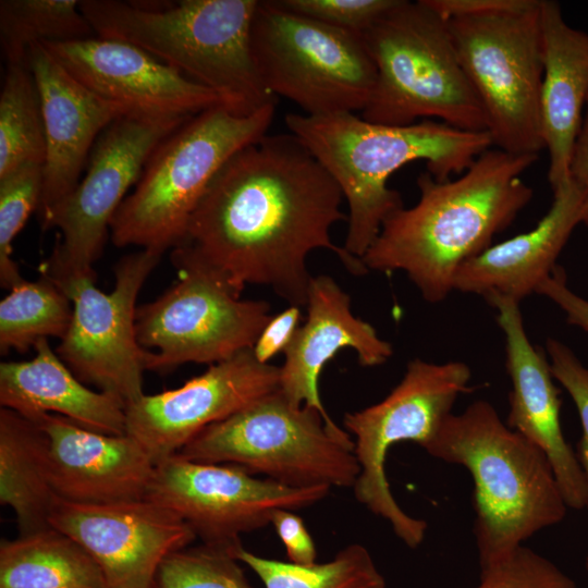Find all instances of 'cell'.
Segmentation results:
<instances>
[{
  "instance_id": "29",
  "label": "cell",
  "mask_w": 588,
  "mask_h": 588,
  "mask_svg": "<svg viewBox=\"0 0 588 588\" xmlns=\"http://www.w3.org/2000/svg\"><path fill=\"white\" fill-rule=\"evenodd\" d=\"M71 299L45 275L19 283L0 302V351L26 352L40 340L66 334L72 321Z\"/></svg>"
},
{
  "instance_id": "5",
  "label": "cell",
  "mask_w": 588,
  "mask_h": 588,
  "mask_svg": "<svg viewBox=\"0 0 588 588\" xmlns=\"http://www.w3.org/2000/svg\"><path fill=\"white\" fill-rule=\"evenodd\" d=\"M424 450L463 466L473 478L479 568L566 516L568 506L544 452L511 429L488 401L450 414Z\"/></svg>"
},
{
  "instance_id": "16",
  "label": "cell",
  "mask_w": 588,
  "mask_h": 588,
  "mask_svg": "<svg viewBox=\"0 0 588 588\" xmlns=\"http://www.w3.org/2000/svg\"><path fill=\"white\" fill-rule=\"evenodd\" d=\"M280 367L262 364L252 348L210 365L176 389L142 395L125 406V433L155 465L177 454L207 427L279 389Z\"/></svg>"
},
{
  "instance_id": "35",
  "label": "cell",
  "mask_w": 588,
  "mask_h": 588,
  "mask_svg": "<svg viewBox=\"0 0 588 588\" xmlns=\"http://www.w3.org/2000/svg\"><path fill=\"white\" fill-rule=\"evenodd\" d=\"M546 354L554 379L569 394L578 412L581 437L575 453L585 477L587 490L585 510L588 511V367L567 345L553 338L547 339Z\"/></svg>"
},
{
  "instance_id": "6",
  "label": "cell",
  "mask_w": 588,
  "mask_h": 588,
  "mask_svg": "<svg viewBox=\"0 0 588 588\" xmlns=\"http://www.w3.org/2000/svg\"><path fill=\"white\" fill-rule=\"evenodd\" d=\"M362 35L376 66L363 119L405 126L438 118L455 128L488 132L448 21L426 0H395Z\"/></svg>"
},
{
  "instance_id": "33",
  "label": "cell",
  "mask_w": 588,
  "mask_h": 588,
  "mask_svg": "<svg viewBox=\"0 0 588 588\" xmlns=\"http://www.w3.org/2000/svg\"><path fill=\"white\" fill-rule=\"evenodd\" d=\"M42 167H28L0 177V284L11 290L25 279L12 259V244L28 217L37 210Z\"/></svg>"
},
{
  "instance_id": "36",
  "label": "cell",
  "mask_w": 588,
  "mask_h": 588,
  "mask_svg": "<svg viewBox=\"0 0 588 588\" xmlns=\"http://www.w3.org/2000/svg\"><path fill=\"white\" fill-rule=\"evenodd\" d=\"M283 8L324 24L362 34L395 0H277Z\"/></svg>"
},
{
  "instance_id": "40",
  "label": "cell",
  "mask_w": 588,
  "mask_h": 588,
  "mask_svg": "<svg viewBox=\"0 0 588 588\" xmlns=\"http://www.w3.org/2000/svg\"><path fill=\"white\" fill-rule=\"evenodd\" d=\"M585 109V117L572 151L569 176L584 192L583 223L588 226V98Z\"/></svg>"
},
{
  "instance_id": "13",
  "label": "cell",
  "mask_w": 588,
  "mask_h": 588,
  "mask_svg": "<svg viewBox=\"0 0 588 588\" xmlns=\"http://www.w3.org/2000/svg\"><path fill=\"white\" fill-rule=\"evenodd\" d=\"M187 120L123 115L100 135L84 177L42 226L57 228L59 235L39 268L40 275L57 285L82 278L96 280L94 264L126 192L139 180L156 147Z\"/></svg>"
},
{
  "instance_id": "11",
  "label": "cell",
  "mask_w": 588,
  "mask_h": 588,
  "mask_svg": "<svg viewBox=\"0 0 588 588\" xmlns=\"http://www.w3.org/2000/svg\"><path fill=\"white\" fill-rule=\"evenodd\" d=\"M470 368L463 362L411 360L401 381L380 402L346 413L343 426L354 440L359 474L356 500L390 524L408 548L425 539L427 522L407 514L391 492L385 474L390 449L412 441L425 448L436 436L461 394L468 391Z\"/></svg>"
},
{
  "instance_id": "24",
  "label": "cell",
  "mask_w": 588,
  "mask_h": 588,
  "mask_svg": "<svg viewBox=\"0 0 588 588\" xmlns=\"http://www.w3.org/2000/svg\"><path fill=\"white\" fill-rule=\"evenodd\" d=\"M540 122L553 189L569 180L572 151L588 98V34L567 25L560 4L552 0H540Z\"/></svg>"
},
{
  "instance_id": "25",
  "label": "cell",
  "mask_w": 588,
  "mask_h": 588,
  "mask_svg": "<svg viewBox=\"0 0 588 588\" xmlns=\"http://www.w3.org/2000/svg\"><path fill=\"white\" fill-rule=\"evenodd\" d=\"M26 362L0 364L1 407L36 420L44 414L65 417L86 429L125 434V405L78 380L44 339Z\"/></svg>"
},
{
  "instance_id": "15",
  "label": "cell",
  "mask_w": 588,
  "mask_h": 588,
  "mask_svg": "<svg viewBox=\"0 0 588 588\" xmlns=\"http://www.w3.org/2000/svg\"><path fill=\"white\" fill-rule=\"evenodd\" d=\"M161 257L142 249L121 258L110 293L98 290L90 278L58 285L71 299L73 316L56 353L84 384L117 396L125 406L144 395L146 351L135 333L136 299Z\"/></svg>"
},
{
  "instance_id": "22",
  "label": "cell",
  "mask_w": 588,
  "mask_h": 588,
  "mask_svg": "<svg viewBox=\"0 0 588 588\" xmlns=\"http://www.w3.org/2000/svg\"><path fill=\"white\" fill-rule=\"evenodd\" d=\"M34 421L48 438L57 498L82 504L146 498L156 465L136 439L96 432L56 414H44Z\"/></svg>"
},
{
  "instance_id": "38",
  "label": "cell",
  "mask_w": 588,
  "mask_h": 588,
  "mask_svg": "<svg viewBox=\"0 0 588 588\" xmlns=\"http://www.w3.org/2000/svg\"><path fill=\"white\" fill-rule=\"evenodd\" d=\"M270 524L285 547L290 562L299 565L316 563L317 550L302 517L292 510L273 513Z\"/></svg>"
},
{
  "instance_id": "20",
  "label": "cell",
  "mask_w": 588,
  "mask_h": 588,
  "mask_svg": "<svg viewBox=\"0 0 588 588\" xmlns=\"http://www.w3.org/2000/svg\"><path fill=\"white\" fill-rule=\"evenodd\" d=\"M489 304L498 311L497 321L505 340V367L512 384L506 425L544 452L568 509L585 510V477L562 431L560 391L546 351L530 342L519 303L495 298Z\"/></svg>"
},
{
  "instance_id": "32",
  "label": "cell",
  "mask_w": 588,
  "mask_h": 588,
  "mask_svg": "<svg viewBox=\"0 0 588 588\" xmlns=\"http://www.w3.org/2000/svg\"><path fill=\"white\" fill-rule=\"evenodd\" d=\"M240 564L229 551L186 547L161 562L154 588H255Z\"/></svg>"
},
{
  "instance_id": "39",
  "label": "cell",
  "mask_w": 588,
  "mask_h": 588,
  "mask_svg": "<svg viewBox=\"0 0 588 588\" xmlns=\"http://www.w3.org/2000/svg\"><path fill=\"white\" fill-rule=\"evenodd\" d=\"M536 293L558 305L565 314L568 323L588 331V301L567 286L565 273L561 268L556 267L552 274L539 285Z\"/></svg>"
},
{
  "instance_id": "31",
  "label": "cell",
  "mask_w": 588,
  "mask_h": 588,
  "mask_svg": "<svg viewBox=\"0 0 588 588\" xmlns=\"http://www.w3.org/2000/svg\"><path fill=\"white\" fill-rule=\"evenodd\" d=\"M235 558L247 565L265 588H385V580L362 544L341 549L332 560L299 565L257 555L244 547Z\"/></svg>"
},
{
  "instance_id": "8",
  "label": "cell",
  "mask_w": 588,
  "mask_h": 588,
  "mask_svg": "<svg viewBox=\"0 0 588 588\" xmlns=\"http://www.w3.org/2000/svg\"><path fill=\"white\" fill-rule=\"evenodd\" d=\"M445 20L492 144L511 154L538 155L544 148L540 0H498L488 10Z\"/></svg>"
},
{
  "instance_id": "26",
  "label": "cell",
  "mask_w": 588,
  "mask_h": 588,
  "mask_svg": "<svg viewBox=\"0 0 588 588\" xmlns=\"http://www.w3.org/2000/svg\"><path fill=\"white\" fill-rule=\"evenodd\" d=\"M54 498L46 432L37 422L1 407L0 502L14 511L20 535L51 527Z\"/></svg>"
},
{
  "instance_id": "1",
  "label": "cell",
  "mask_w": 588,
  "mask_h": 588,
  "mask_svg": "<svg viewBox=\"0 0 588 588\" xmlns=\"http://www.w3.org/2000/svg\"><path fill=\"white\" fill-rule=\"evenodd\" d=\"M338 183L292 133L268 135L235 152L219 170L171 260L195 265L241 296L265 285L290 305L306 306L310 252L334 253L353 274L362 259L335 245L333 224L347 217Z\"/></svg>"
},
{
  "instance_id": "14",
  "label": "cell",
  "mask_w": 588,
  "mask_h": 588,
  "mask_svg": "<svg viewBox=\"0 0 588 588\" xmlns=\"http://www.w3.org/2000/svg\"><path fill=\"white\" fill-rule=\"evenodd\" d=\"M331 488H296L257 478L231 464L194 462L175 454L155 467L145 499L181 517L201 544L235 555L241 536L270 524L278 510L321 501Z\"/></svg>"
},
{
  "instance_id": "37",
  "label": "cell",
  "mask_w": 588,
  "mask_h": 588,
  "mask_svg": "<svg viewBox=\"0 0 588 588\" xmlns=\"http://www.w3.org/2000/svg\"><path fill=\"white\" fill-rule=\"evenodd\" d=\"M301 317V307L295 305H290L272 316L252 348L256 359L262 364H270L274 356L284 353L299 328Z\"/></svg>"
},
{
  "instance_id": "30",
  "label": "cell",
  "mask_w": 588,
  "mask_h": 588,
  "mask_svg": "<svg viewBox=\"0 0 588 588\" xmlns=\"http://www.w3.org/2000/svg\"><path fill=\"white\" fill-rule=\"evenodd\" d=\"M93 27L76 0H1L0 45L7 64H26L37 42L89 38Z\"/></svg>"
},
{
  "instance_id": "2",
  "label": "cell",
  "mask_w": 588,
  "mask_h": 588,
  "mask_svg": "<svg viewBox=\"0 0 588 588\" xmlns=\"http://www.w3.org/2000/svg\"><path fill=\"white\" fill-rule=\"evenodd\" d=\"M538 155L488 149L455 180L419 174L416 205L382 224L362 257L367 270L403 271L422 298L444 301L460 267L491 246L532 198L520 175Z\"/></svg>"
},
{
  "instance_id": "17",
  "label": "cell",
  "mask_w": 588,
  "mask_h": 588,
  "mask_svg": "<svg viewBox=\"0 0 588 588\" xmlns=\"http://www.w3.org/2000/svg\"><path fill=\"white\" fill-rule=\"evenodd\" d=\"M49 525L89 553L107 588H154L161 562L196 539L174 512L147 499L82 504L56 497Z\"/></svg>"
},
{
  "instance_id": "4",
  "label": "cell",
  "mask_w": 588,
  "mask_h": 588,
  "mask_svg": "<svg viewBox=\"0 0 588 588\" xmlns=\"http://www.w3.org/2000/svg\"><path fill=\"white\" fill-rule=\"evenodd\" d=\"M259 1V0H258ZM257 0H83L99 37L132 44L210 89L238 117L275 103L252 49Z\"/></svg>"
},
{
  "instance_id": "28",
  "label": "cell",
  "mask_w": 588,
  "mask_h": 588,
  "mask_svg": "<svg viewBox=\"0 0 588 588\" xmlns=\"http://www.w3.org/2000/svg\"><path fill=\"white\" fill-rule=\"evenodd\" d=\"M46 136L39 93L27 64H7L0 93V177L44 167Z\"/></svg>"
},
{
  "instance_id": "41",
  "label": "cell",
  "mask_w": 588,
  "mask_h": 588,
  "mask_svg": "<svg viewBox=\"0 0 588 588\" xmlns=\"http://www.w3.org/2000/svg\"><path fill=\"white\" fill-rule=\"evenodd\" d=\"M585 569H586L587 575H588V555L585 559Z\"/></svg>"
},
{
  "instance_id": "21",
  "label": "cell",
  "mask_w": 588,
  "mask_h": 588,
  "mask_svg": "<svg viewBox=\"0 0 588 588\" xmlns=\"http://www.w3.org/2000/svg\"><path fill=\"white\" fill-rule=\"evenodd\" d=\"M306 306L307 318L284 352L279 391L295 406L317 409L334 436L351 440L350 433L331 419L321 402V371L342 348L354 350L364 367L387 363L393 348L369 322L352 313L348 294L330 275L311 277Z\"/></svg>"
},
{
  "instance_id": "7",
  "label": "cell",
  "mask_w": 588,
  "mask_h": 588,
  "mask_svg": "<svg viewBox=\"0 0 588 588\" xmlns=\"http://www.w3.org/2000/svg\"><path fill=\"white\" fill-rule=\"evenodd\" d=\"M274 111L272 103L238 117L216 106L167 136L111 221L113 244L161 254L179 245L216 174L235 152L267 134Z\"/></svg>"
},
{
  "instance_id": "34",
  "label": "cell",
  "mask_w": 588,
  "mask_h": 588,
  "mask_svg": "<svg viewBox=\"0 0 588 588\" xmlns=\"http://www.w3.org/2000/svg\"><path fill=\"white\" fill-rule=\"evenodd\" d=\"M473 588H577L576 583L551 560L519 546L503 560L480 567Z\"/></svg>"
},
{
  "instance_id": "10",
  "label": "cell",
  "mask_w": 588,
  "mask_h": 588,
  "mask_svg": "<svg viewBox=\"0 0 588 588\" xmlns=\"http://www.w3.org/2000/svg\"><path fill=\"white\" fill-rule=\"evenodd\" d=\"M252 49L268 90L293 101L304 114L354 113L371 98L376 66L359 33L264 0L253 19Z\"/></svg>"
},
{
  "instance_id": "19",
  "label": "cell",
  "mask_w": 588,
  "mask_h": 588,
  "mask_svg": "<svg viewBox=\"0 0 588 588\" xmlns=\"http://www.w3.org/2000/svg\"><path fill=\"white\" fill-rule=\"evenodd\" d=\"M26 64L39 93L46 136L37 208L42 228L79 182L88 154L100 135L126 114L75 78L42 42L29 48Z\"/></svg>"
},
{
  "instance_id": "12",
  "label": "cell",
  "mask_w": 588,
  "mask_h": 588,
  "mask_svg": "<svg viewBox=\"0 0 588 588\" xmlns=\"http://www.w3.org/2000/svg\"><path fill=\"white\" fill-rule=\"evenodd\" d=\"M177 280L157 299L136 308L135 333L146 370L186 363L213 365L253 348L272 317L266 301L242 299L208 271L172 261Z\"/></svg>"
},
{
  "instance_id": "27",
  "label": "cell",
  "mask_w": 588,
  "mask_h": 588,
  "mask_svg": "<svg viewBox=\"0 0 588 588\" xmlns=\"http://www.w3.org/2000/svg\"><path fill=\"white\" fill-rule=\"evenodd\" d=\"M0 588H107L102 572L75 540L49 527L0 543Z\"/></svg>"
},
{
  "instance_id": "18",
  "label": "cell",
  "mask_w": 588,
  "mask_h": 588,
  "mask_svg": "<svg viewBox=\"0 0 588 588\" xmlns=\"http://www.w3.org/2000/svg\"><path fill=\"white\" fill-rule=\"evenodd\" d=\"M42 44L75 78L126 115L187 120L221 106L210 89L132 44L99 36Z\"/></svg>"
},
{
  "instance_id": "3",
  "label": "cell",
  "mask_w": 588,
  "mask_h": 588,
  "mask_svg": "<svg viewBox=\"0 0 588 588\" xmlns=\"http://www.w3.org/2000/svg\"><path fill=\"white\" fill-rule=\"evenodd\" d=\"M285 124L338 183L348 205L344 248L362 259L383 222L403 208L388 180L406 163L426 161L438 181L464 173L492 144L488 132L421 120L393 126L353 112L327 115L289 113Z\"/></svg>"
},
{
  "instance_id": "9",
  "label": "cell",
  "mask_w": 588,
  "mask_h": 588,
  "mask_svg": "<svg viewBox=\"0 0 588 588\" xmlns=\"http://www.w3.org/2000/svg\"><path fill=\"white\" fill-rule=\"evenodd\" d=\"M177 454L296 488H353L359 474L354 441L334 436L317 409L293 405L279 389L207 427Z\"/></svg>"
},
{
  "instance_id": "23",
  "label": "cell",
  "mask_w": 588,
  "mask_h": 588,
  "mask_svg": "<svg viewBox=\"0 0 588 588\" xmlns=\"http://www.w3.org/2000/svg\"><path fill=\"white\" fill-rule=\"evenodd\" d=\"M553 201L537 225L491 245L457 270L453 291L520 303L552 274L573 230L583 223L585 196L569 176L553 188Z\"/></svg>"
}]
</instances>
